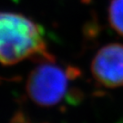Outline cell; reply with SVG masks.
Here are the masks:
<instances>
[{"instance_id":"6da1fadb","label":"cell","mask_w":123,"mask_h":123,"mask_svg":"<svg viewBox=\"0 0 123 123\" xmlns=\"http://www.w3.org/2000/svg\"><path fill=\"white\" fill-rule=\"evenodd\" d=\"M42 27L18 13L0 12V64L15 65L27 58H54L48 51Z\"/></svg>"},{"instance_id":"7a4b0ae2","label":"cell","mask_w":123,"mask_h":123,"mask_svg":"<svg viewBox=\"0 0 123 123\" xmlns=\"http://www.w3.org/2000/svg\"><path fill=\"white\" fill-rule=\"evenodd\" d=\"M79 75L77 68L58 66L54 58L38 60L27 78L26 93L37 105L57 106L68 97L70 82Z\"/></svg>"},{"instance_id":"3957f363","label":"cell","mask_w":123,"mask_h":123,"mask_svg":"<svg viewBox=\"0 0 123 123\" xmlns=\"http://www.w3.org/2000/svg\"><path fill=\"white\" fill-rule=\"evenodd\" d=\"M91 73L107 88L123 86V45L112 43L101 48L91 62Z\"/></svg>"},{"instance_id":"277c9868","label":"cell","mask_w":123,"mask_h":123,"mask_svg":"<svg viewBox=\"0 0 123 123\" xmlns=\"http://www.w3.org/2000/svg\"><path fill=\"white\" fill-rule=\"evenodd\" d=\"M109 21L112 29L123 37V0H111L109 6Z\"/></svg>"},{"instance_id":"5b68a950","label":"cell","mask_w":123,"mask_h":123,"mask_svg":"<svg viewBox=\"0 0 123 123\" xmlns=\"http://www.w3.org/2000/svg\"><path fill=\"white\" fill-rule=\"evenodd\" d=\"M10 123H30L29 120L26 119V117L22 114V113H18L13 119H11Z\"/></svg>"}]
</instances>
